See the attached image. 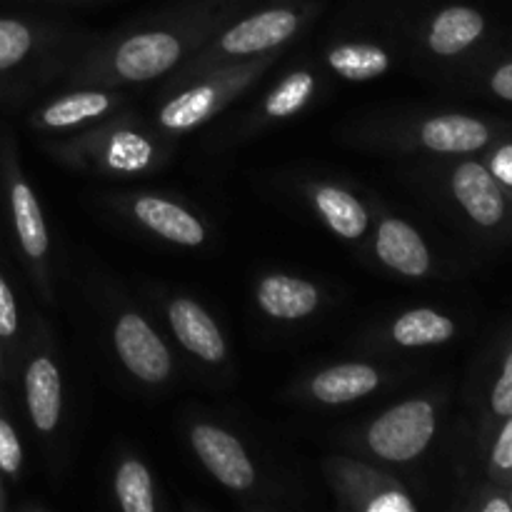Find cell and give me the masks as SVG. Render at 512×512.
Wrapping results in <instances>:
<instances>
[{
    "label": "cell",
    "mask_w": 512,
    "mask_h": 512,
    "mask_svg": "<svg viewBox=\"0 0 512 512\" xmlns=\"http://www.w3.org/2000/svg\"><path fill=\"white\" fill-rule=\"evenodd\" d=\"M240 0H193L175 10L118 30L80 50L63 68L68 85L128 88L168 78L183 68L228 20Z\"/></svg>",
    "instance_id": "obj_1"
},
{
    "label": "cell",
    "mask_w": 512,
    "mask_h": 512,
    "mask_svg": "<svg viewBox=\"0 0 512 512\" xmlns=\"http://www.w3.org/2000/svg\"><path fill=\"white\" fill-rule=\"evenodd\" d=\"M43 150L75 173L138 178L163 168L173 155V143L155 125L125 110L85 133L45 138Z\"/></svg>",
    "instance_id": "obj_2"
},
{
    "label": "cell",
    "mask_w": 512,
    "mask_h": 512,
    "mask_svg": "<svg viewBox=\"0 0 512 512\" xmlns=\"http://www.w3.org/2000/svg\"><path fill=\"white\" fill-rule=\"evenodd\" d=\"M318 8L315 0H273L250 10L248 15L228 20L183 68L168 75L165 90L218 65L280 53L290 40L303 33L305 25L318 15Z\"/></svg>",
    "instance_id": "obj_3"
},
{
    "label": "cell",
    "mask_w": 512,
    "mask_h": 512,
    "mask_svg": "<svg viewBox=\"0 0 512 512\" xmlns=\"http://www.w3.org/2000/svg\"><path fill=\"white\" fill-rule=\"evenodd\" d=\"M0 198L8 215L10 235L35 293L48 308H55L53 245L35 188L20 165L18 143L10 128H0Z\"/></svg>",
    "instance_id": "obj_4"
},
{
    "label": "cell",
    "mask_w": 512,
    "mask_h": 512,
    "mask_svg": "<svg viewBox=\"0 0 512 512\" xmlns=\"http://www.w3.org/2000/svg\"><path fill=\"white\" fill-rule=\"evenodd\" d=\"M280 53L260 55V58L225 63L188 78L185 83L165 90L163 103L153 115V125L168 138L188 135L200 130L205 123L218 118L225 108L248 93L265 73L275 65Z\"/></svg>",
    "instance_id": "obj_5"
},
{
    "label": "cell",
    "mask_w": 512,
    "mask_h": 512,
    "mask_svg": "<svg viewBox=\"0 0 512 512\" xmlns=\"http://www.w3.org/2000/svg\"><path fill=\"white\" fill-rule=\"evenodd\" d=\"M443 393H423L390 405L358 430V445L368 458L388 465H410L423 458L440 433Z\"/></svg>",
    "instance_id": "obj_6"
},
{
    "label": "cell",
    "mask_w": 512,
    "mask_h": 512,
    "mask_svg": "<svg viewBox=\"0 0 512 512\" xmlns=\"http://www.w3.org/2000/svg\"><path fill=\"white\" fill-rule=\"evenodd\" d=\"M65 33L60 25L28 15H0V95L20 90L63 73Z\"/></svg>",
    "instance_id": "obj_7"
},
{
    "label": "cell",
    "mask_w": 512,
    "mask_h": 512,
    "mask_svg": "<svg viewBox=\"0 0 512 512\" xmlns=\"http://www.w3.org/2000/svg\"><path fill=\"white\" fill-rule=\"evenodd\" d=\"M440 188L460 220L478 235L498 243L512 240V200L480 155L443 158Z\"/></svg>",
    "instance_id": "obj_8"
},
{
    "label": "cell",
    "mask_w": 512,
    "mask_h": 512,
    "mask_svg": "<svg viewBox=\"0 0 512 512\" xmlns=\"http://www.w3.org/2000/svg\"><path fill=\"white\" fill-rule=\"evenodd\" d=\"M18 383L30 428L45 445H53L63 430L65 385L58 345L43 318H35L33 328L25 333Z\"/></svg>",
    "instance_id": "obj_9"
},
{
    "label": "cell",
    "mask_w": 512,
    "mask_h": 512,
    "mask_svg": "<svg viewBox=\"0 0 512 512\" xmlns=\"http://www.w3.org/2000/svg\"><path fill=\"white\" fill-rule=\"evenodd\" d=\"M510 130V120L463 113V110H440L423 118L405 120V125L390 135L410 153L458 158V155H480Z\"/></svg>",
    "instance_id": "obj_10"
},
{
    "label": "cell",
    "mask_w": 512,
    "mask_h": 512,
    "mask_svg": "<svg viewBox=\"0 0 512 512\" xmlns=\"http://www.w3.org/2000/svg\"><path fill=\"white\" fill-rule=\"evenodd\" d=\"M125 113V95L108 85H68L35 105L25 123L38 138H70Z\"/></svg>",
    "instance_id": "obj_11"
},
{
    "label": "cell",
    "mask_w": 512,
    "mask_h": 512,
    "mask_svg": "<svg viewBox=\"0 0 512 512\" xmlns=\"http://www.w3.org/2000/svg\"><path fill=\"white\" fill-rule=\"evenodd\" d=\"M113 213L128 220L135 228L168 243L173 248L198 250L210 240V228L193 208L168 195L150 193V190H130V193L108 195L105 198Z\"/></svg>",
    "instance_id": "obj_12"
},
{
    "label": "cell",
    "mask_w": 512,
    "mask_h": 512,
    "mask_svg": "<svg viewBox=\"0 0 512 512\" xmlns=\"http://www.w3.org/2000/svg\"><path fill=\"white\" fill-rule=\"evenodd\" d=\"M323 478L343 510L355 512H418L420 503L395 475L358 458L330 455L323 460Z\"/></svg>",
    "instance_id": "obj_13"
},
{
    "label": "cell",
    "mask_w": 512,
    "mask_h": 512,
    "mask_svg": "<svg viewBox=\"0 0 512 512\" xmlns=\"http://www.w3.org/2000/svg\"><path fill=\"white\" fill-rule=\"evenodd\" d=\"M498 33L488 15L468 3H448L435 8L420 28L425 55L443 65L478 63L490 53Z\"/></svg>",
    "instance_id": "obj_14"
},
{
    "label": "cell",
    "mask_w": 512,
    "mask_h": 512,
    "mask_svg": "<svg viewBox=\"0 0 512 512\" xmlns=\"http://www.w3.org/2000/svg\"><path fill=\"white\" fill-rule=\"evenodd\" d=\"M188 443L195 458L200 460L210 478L228 490L230 495L243 500H253L263 493V475L255 465L253 455L248 453L243 440L233 430L213 423V420H190L188 423Z\"/></svg>",
    "instance_id": "obj_15"
},
{
    "label": "cell",
    "mask_w": 512,
    "mask_h": 512,
    "mask_svg": "<svg viewBox=\"0 0 512 512\" xmlns=\"http://www.w3.org/2000/svg\"><path fill=\"white\" fill-rule=\"evenodd\" d=\"M110 343L125 373L143 388H163L175 373V360L163 335L140 310L118 308L110 320Z\"/></svg>",
    "instance_id": "obj_16"
},
{
    "label": "cell",
    "mask_w": 512,
    "mask_h": 512,
    "mask_svg": "<svg viewBox=\"0 0 512 512\" xmlns=\"http://www.w3.org/2000/svg\"><path fill=\"white\" fill-rule=\"evenodd\" d=\"M473 435L483 443L485 435L512 415V320L490 343L473 378Z\"/></svg>",
    "instance_id": "obj_17"
},
{
    "label": "cell",
    "mask_w": 512,
    "mask_h": 512,
    "mask_svg": "<svg viewBox=\"0 0 512 512\" xmlns=\"http://www.w3.org/2000/svg\"><path fill=\"white\" fill-rule=\"evenodd\" d=\"M393 380V373L383 365L348 360L320 368L295 385L293 395L303 403L320 405V408H340V405L358 403L370 398Z\"/></svg>",
    "instance_id": "obj_18"
},
{
    "label": "cell",
    "mask_w": 512,
    "mask_h": 512,
    "mask_svg": "<svg viewBox=\"0 0 512 512\" xmlns=\"http://www.w3.org/2000/svg\"><path fill=\"white\" fill-rule=\"evenodd\" d=\"M165 320L180 348L205 368H223L228 363V340L213 315L195 298L173 295L165 300Z\"/></svg>",
    "instance_id": "obj_19"
},
{
    "label": "cell",
    "mask_w": 512,
    "mask_h": 512,
    "mask_svg": "<svg viewBox=\"0 0 512 512\" xmlns=\"http://www.w3.org/2000/svg\"><path fill=\"white\" fill-rule=\"evenodd\" d=\"M375 258L383 268L403 278L423 280L435 275V258L428 240L415 225L398 215H380L373 238Z\"/></svg>",
    "instance_id": "obj_20"
},
{
    "label": "cell",
    "mask_w": 512,
    "mask_h": 512,
    "mask_svg": "<svg viewBox=\"0 0 512 512\" xmlns=\"http://www.w3.org/2000/svg\"><path fill=\"white\" fill-rule=\"evenodd\" d=\"M325 290L318 283L290 273L260 275L253 288V300L265 318L275 323H300L320 313L325 305Z\"/></svg>",
    "instance_id": "obj_21"
},
{
    "label": "cell",
    "mask_w": 512,
    "mask_h": 512,
    "mask_svg": "<svg viewBox=\"0 0 512 512\" xmlns=\"http://www.w3.org/2000/svg\"><path fill=\"white\" fill-rule=\"evenodd\" d=\"M303 198L310 210L320 218V223L340 240L358 243L370 230V210L363 200L335 180H305Z\"/></svg>",
    "instance_id": "obj_22"
},
{
    "label": "cell",
    "mask_w": 512,
    "mask_h": 512,
    "mask_svg": "<svg viewBox=\"0 0 512 512\" xmlns=\"http://www.w3.org/2000/svg\"><path fill=\"white\" fill-rule=\"evenodd\" d=\"M320 75L313 68H295L278 80L268 93L260 98L248 113L243 123V133H258V130L273 128L285 120L298 118L300 113L315 103L320 93Z\"/></svg>",
    "instance_id": "obj_23"
},
{
    "label": "cell",
    "mask_w": 512,
    "mask_h": 512,
    "mask_svg": "<svg viewBox=\"0 0 512 512\" xmlns=\"http://www.w3.org/2000/svg\"><path fill=\"white\" fill-rule=\"evenodd\" d=\"M385 345L398 350L440 348L460 335V325L453 315L438 308H408L395 315L383 333Z\"/></svg>",
    "instance_id": "obj_24"
},
{
    "label": "cell",
    "mask_w": 512,
    "mask_h": 512,
    "mask_svg": "<svg viewBox=\"0 0 512 512\" xmlns=\"http://www.w3.org/2000/svg\"><path fill=\"white\" fill-rule=\"evenodd\" d=\"M325 65L330 73L348 83H370L393 70L395 58L390 48L378 40L345 38L325 48Z\"/></svg>",
    "instance_id": "obj_25"
},
{
    "label": "cell",
    "mask_w": 512,
    "mask_h": 512,
    "mask_svg": "<svg viewBox=\"0 0 512 512\" xmlns=\"http://www.w3.org/2000/svg\"><path fill=\"white\" fill-rule=\"evenodd\" d=\"M113 503L123 512H155L160 508L153 473L138 455H120L113 468Z\"/></svg>",
    "instance_id": "obj_26"
},
{
    "label": "cell",
    "mask_w": 512,
    "mask_h": 512,
    "mask_svg": "<svg viewBox=\"0 0 512 512\" xmlns=\"http://www.w3.org/2000/svg\"><path fill=\"white\" fill-rule=\"evenodd\" d=\"M480 460H483V475L490 483L508 485L512 483V415L500 420L483 443H478Z\"/></svg>",
    "instance_id": "obj_27"
},
{
    "label": "cell",
    "mask_w": 512,
    "mask_h": 512,
    "mask_svg": "<svg viewBox=\"0 0 512 512\" xmlns=\"http://www.w3.org/2000/svg\"><path fill=\"white\" fill-rule=\"evenodd\" d=\"M8 390L0 388V473L8 483H20L25 473V450L23 440H20L18 428H15L13 418H10L8 400H5Z\"/></svg>",
    "instance_id": "obj_28"
},
{
    "label": "cell",
    "mask_w": 512,
    "mask_h": 512,
    "mask_svg": "<svg viewBox=\"0 0 512 512\" xmlns=\"http://www.w3.org/2000/svg\"><path fill=\"white\" fill-rule=\"evenodd\" d=\"M478 88L488 98L512 105V53H488L475 63Z\"/></svg>",
    "instance_id": "obj_29"
},
{
    "label": "cell",
    "mask_w": 512,
    "mask_h": 512,
    "mask_svg": "<svg viewBox=\"0 0 512 512\" xmlns=\"http://www.w3.org/2000/svg\"><path fill=\"white\" fill-rule=\"evenodd\" d=\"M0 340L5 343L8 353L20 363V353H23L25 345L23 315H20L18 298H15V290L3 268H0Z\"/></svg>",
    "instance_id": "obj_30"
},
{
    "label": "cell",
    "mask_w": 512,
    "mask_h": 512,
    "mask_svg": "<svg viewBox=\"0 0 512 512\" xmlns=\"http://www.w3.org/2000/svg\"><path fill=\"white\" fill-rule=\"evenodd\" d=\"M455 508L470 512H512L508 488L498 483H490L485 475L463 490V498L455 503Z\"/></svg>",
    "instance_id": "obj_31"
},
{
    "label": "cell",
    "mask_w": 512,
    "mask_h": 512,
    "mask_svg": "<svg viewBox=\"0 0 512 512\" xmlns=\"http://www.w3.org/2000/svg\"><path fill=\"white\" fill-rule=\"evenodd\" d=\"M480 160L485 163V168L493 173V178L498 180L500 188L508 193V198L512 200V130L505 133L503 138L495 140L490 148H485L480 153Z\"/></svg>",
    "instance_id": "obj_32"
},
{
    "label": "cell",
    "mask_w": 512,
    "mask_h": 512,
    "mask_svg": "<svg viewBox=\"0 0 512 512\" xmlns=\"http://www.w3.org/2000/svg\"><path fill=\"white\" fill-rule=\"evenodd\" d=\"M18 380V360L8 353L5 343L0 340V388L13 390Z\"/></svg>",
    "instance_id": "obj_33"
},
{
    "label": "cell",
    "mask_w": 512,
    "mask_h": 512,
    "mask_svg": "<svg viewBox=\"0 0 512 512\" xmlns=\"http://www.w3.org/2000/svg\"><path fill=\"white\" fill-rule=\"evenodd\" d=\"M5 483H8V480L3 478V473H0V512H5L10 508V503H8V488H5Z\"/></svg>",
    "instance_id": "obj_34"
},
{
    "label": "cell",
    "mask_w": 512,
    "mask_h": 512,
    "mask_svg": "<svg viewBox=\"0 0 512 512\" xmlns=\"http://www.w3.org/2000/svg\"><path fill=\"white\" fill-rule=\"evenodd\" d=\"M508 498H510V510H512V483L508 485Z\"/></svg>",
    "instance_id": "obj_35"
}]
</instances>
